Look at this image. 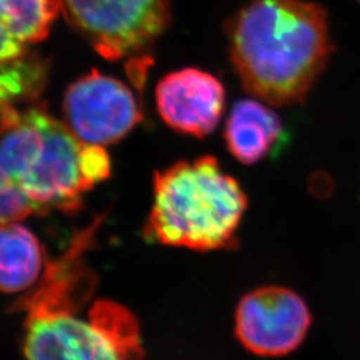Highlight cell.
<instances>
[{"label":"cell","instance_id":"obj_6","mask_svg":"<svg viewBox=\"0 0 360 360\" xmlns=\"http://www.w3.org/2000/svg\"><path fill=\"white\" fill-rule=\"evenodd\" d=\"M312 316L304 299L281 285H266L243 296L235 312V335L257 356L294 352L309 334Z\"/></svg>","mask_w":360,"mask_h":360},{"label":"cell","instance_id":"obj_4","mask_svg":"<svg viewBox=\"0 0 360 360\" xmlns=\"http://www.w3.org/2000/svg\"><path fill=\"white\" fill-rule=\"evenodd\" d=\"M96 224L79 233L63 257L46 266L41 283L28 297L25 324L27 360H135L92 309L87 319L77 315L92 288L82 254Z\"/></svg>","mask_w":360,"mask_h":360},{"label":"cell","instance_id":"obj_12","mask_svg":"<svg viewBox=\"0 0 360 360\" xmlns=\"http://www.w3.org/2000/svg\"><path fill=\"white\" fill-rule=\"evenodd\" d=\"M37 212L38 210L30 202L26 193L0 171V226L20 221Z\"/></svg>","mask_w":360,"mask_h":360},{"label":"cell","instance_id":"obj_8","mask_svg":"<svg viewBox=\"0 0 360 360\" xmlns=\"http://www.w3.org/2000/svg\"><path fill=\"white\" fill-rule=\"evenodd\" d=\"M226 91L218 77L198 68H183L163 77L156 87L162 119L181 134L205 138L223 116Z\"/></svg>","mask_w":360,"mask_h":360},{"label":"cell","instance_id":"obj_11","mask_svg":"<svg viewBox=\"0 0 360 360\" xmlns=\"http://www.w3.org/2000/svg\"><path fill=\"white\" fill-rule=\"evenodd\" d=\"M43 251L37 236L18 221L0 226V291L19 292L38 281Z\"/></svg>","mask_w":360,"mask_h":360},{"label":"cell","instance_id":"obj_2","mask_svg":"<svg viewBox=\"0 0 360 360\" xmlns=\"http://www.w3.org/2000/svg\"><path fill=\"white\" fill-rule=\"evenodd\" d=\"M0 171L46 212L77 211L82 196L111 174L104 147L79 141L41 108H13L0 129Z\"/></svg>","mask_w":360,"mask_h":360},{"label":"cell","instance_id":"obj_1","mask_svg":"<svg viewBox=\"0 0 360 360\" xmlns=\"http://www.w3.org/2000/svg\"><path fill=\"white\" fill-rule=\"evenodd\" d=\"M227 38L243 89L271 105L300 103L333 50L326 10L306 0H248Z\"/></svg>","mask_w":360,"mask_h":360},{"label":"cell","instance_id":"obj_3","mask_svg":"<svg viewBox=\"0 0 360 360\" xmlns=\"http://www.w3.org/2000/svg\"><path fill=\"white\" fill-rule=\"evenodd\" d=\"M247 210L240 183L218 159L200 156L155 172L154 205L144 236L195 251L229 250Z\"/></svg>","mask_w":360,"mask_h":360},{"label":"cell","instance_id":"obj_10","mask_svg":"<svg viewBox=\"0 0 360 360\" xmlns=\"http://www.w3.org/2000/svg\"><path fill=\"white\" fill-rule=\"evenodd\" d=\"M58 0H0V65L27 56L46 38L59 13Z\"/></svg>","mask_w":360,"mask_h":360},{"label":"cell","instance_id":"obj_5","mask_svg":"<svg viewBox=\"0 0 360 360\" xmlns=\"http://www.w3.org/2000/svg\"><path fill=\"white\" fill-rule=\"evenodd\" d=\"M58 4L65 20L111 60L146 50L169 20L167 0H58Z\"/></svg>","mask_w":360,"mask_h":360},{"label":"cell","instance_id":"obj_13","mask_svg":"<svg viewBox=\"0 0 360 360\" xmlns=\"http://www.w3.org/2000/svg\"><path fill=\"white\" fill-rule=\"evenodd\" d=\"M13 105V104H0V127L3 126V123H4V120H6V117L8 115Z\"/></svg>","mask_w":360,"mask_h":360},{"label":"cell","instance_id":"obj_7","mask_svg":"<svg viewBox=\"0 0 360 360\" xmlns=\"http://www.w3.org/2000/svg\"><path fill=\"white\" fill-rule=\"evenodd\" d=\"M65 126L79 141L104 147L124 138L141 120L138 101L115 77L91 72L65 92Z\"/></svg>","mask_w":360,"mask_h":360},{"label":"cell","instance_id":"obj_9","mask_svg":"<svg viewBox=\"0 0 360 360\" xmlns=\"http://www.w3.org/2000/svg\"><path fill=\"white\" fill-rule=\"evenodd\" d=\"M224 142L236 160L251 166L279 153L287 142V132L267 103L245 99L232 107L224 127Z\"/></svg>","mask_w":360,"mask_h":360}]
</instances>
